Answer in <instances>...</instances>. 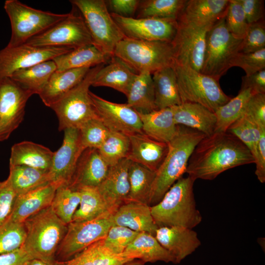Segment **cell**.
<instances>
[{
  "instance_id": "obj_34",
  "label": "cell",
  "mask_w": 265,
  "mask_h": 265,
  "mask_svg": "<svg viewBox=\"0 0 265 265\" xmlns=\"http://www.w3.org/2000/svg\"><path fill=\"white\" fill-rule=\"evenodd\" d=\"M127 104L138 112L146 113L155 110V93L152 74L138 73L126 95Z\"/></svg>"
},
{
  "instance_id": "obj_57",
  "label": "cell",
  "mask_w": 265,
  "mask_h": 265,
  "mask_svg": "<svg viewBox=\"0 0 265 265\" xmlns=\"http://www.w3.org/2000/svg\"><path fill=\"white\" fill-rule=\"evenodd\" d=\"M256 164L255 175L261 183L265 182V131H264L258 142L254 156Z\"/></svg>"
},
{
  "instance_id": "obj_52",
  "label": "cell",
  "mask_w": 265,
  "mask_h": 265,
  "mask_svg": "<svg viewBox=\"0 0 265 265\" xmlns=\"http://www.w3.org/2000/svg\"><path fill=\"white\" fill-rule=\"evenodd\" d=\"M137 259H139V255L133 252L124 251L121 254L113 253L104 246L103 240L95 265H125Z\"/></svg>"
},
{
  "instance_id": "obj_31",
  "label": "cell",
  "mask_w": 265,
  "mask_h": 265,
  "mask_svg": "<svg viewBox=\"0 0 265 265\" xmlns=\"http://www.w3.org/2000/svg\"><path fill=\"white\" fill-rule=\"evenodd\" d=\"M111 57L104 54L93 44L85 45L53 59L57 71L80 68H92L106 64Z\"/></svg>"
},
{
  "instance_id": "obj_35",
  "label": "cell",
  "mask_w": 265,
  "mask_h": 265,
  "mask_svg": "<svg viewBox=\"0 0 265 265\" xmlns=\"http://www.w3.org/2000/svg\"><path fill=\"white\" fill-rule=\"evenodd\" d=\"M125 251L137 254L139 259L144 264L158 261L175 264L174 257L159 243L155 236L146 232L139 233Z\"/></svg>"
},
{
  "instance_id": "obj_50",
  "label": "cell",
  "mask_w": 265,
  "mask_h": 265,
  "mask_svg": "<svg viewBox=\"0 0 265 265\" xmlns=\"http://www.w3.org/2000/svg\"><path fill=\"white\" fill-rule=\"evenodd\" d=\"M17 197L7 179L0 182V225L10 218Z\"/></svg>"
},
{
  "instance_id": "obj_9",
  "label": "cell",
  "mask_w": 265,
  "mask_h": 265,
  "mask_svg": "<svg viewBox=\"0 0 265 265\" xmlns=\"http://www.w3.org/2000/svg\"><path fill=\"white\" fill-rule=\"evenodd\" d=\"M104 65L91 68L79 84L51 106L58 118L59 131L70 128L79 129L87 121L99 118L89 95V87L95 75Z\"/></svg>"
},
{
  "instance_id": "obj_36",
  "label": "cell",
  "mask_w": 265,
  "mask_h": 265,
  "mask_svg": "<svg viewBox=\"0 0 265 265\" xmlns=\"http://www.w3.org/2000/svg\"><path fill=\"white\" fill-rule=\"evenodd\" d=\"M155 175L156 172L131 162L129 171L130 191L127 202H138L150 206Z\"/></svg>"
},
{
  "instance_id": "obj_4",
  "label": "cell",
  "mask_w": 265,
  "mask_h": 265,
  "mask_svg": "<svg viewBox=\"0 0 265 265\" xmlns=\"http://www.w3.org/2000/svg\"><path fill=\"white\" fill-rule=\"evenodd\" d=\"M26 238L22 246L33 258L53 260L67 230V225L51 206L30 216L24 222Z\"/></svg>"
},
{
  "instance_id": "obj_22",
  "label": "cell",
  "mask_w": 265,
  "mask_h": 265,
  "mask_svg": "<svg viewBox=\"0 0 265 265\" xmlns=\"http://www.w3.org/2000/svg\"><path fill=\"white\" fill-rule=\"evenodd\" d=\"M129 137L130 147L126 159L156 172L167 154L168 143L155 140L144 133Z\"/></svg>"
},
{
  "instance_id": "obj_30",
  "label": "cell",
  "mask_w": 265,
  "mask_h": 265,
  "mask_svg": "<svg viewBox=\"0 0 265 265\" xmlns=\"http://www.w3.org/2000/svg\"><path fill=\"white\" fill-rule=\"evenodd\" d=\"M138 113L142 123L143 132L150 137L168 143L176 135L178 125L174 121L171 107L149 113Z\"/></svg>"
},
{
  "instance_id": "obj_6",
  "label": "cell",
  "mask_w": 265,
  "mask_h": 265,
  "mask_svg": "<svg viewBox=\"0 0 265 265\" xmlns=\"http://www.w3.org/2000/svg\"><path fill=\"white\" fill-rule=\"evenodd\" d=\"M79 11L91 37L93 44L111 57L117 44L125 37L112 19L104 0H72Z\"/></svg>"
},
{
  "instance_id": "obj_60",
  "label": "cell",
  "mask_w": 265,
  "mask_h": 265,
  "mask_svg": "<svg viewBox=\"0 0 265 265\" xmlns=\"http://www.w3.org/2000/svg\"><path fill=\"white\" fill-rule=\"evenodd\" d=\"M125 265H144V263H143L141 261H132Z\"/></svg>"
},
{
  "instance_id": "obj_38",
  "label": "cell",
  "mask_w": 265,
  "mask_h": 265,
  "mask_svg": "<svg viewBox=\"0 0 265 265\" xmlns=\"http://www.w3.org/2000/svg\"><path fill=\"white\" fill-rule=\"evenodd\" d=\"M254 95L249 89H240L238 94L214 112L216 125L214 132H226L229 127L243 114L246 106Z\"/></svg>"
},
{
  "instance_id": "obj_17",
  "label": "cell",
  "mask_w": 265,
  "mask_h": 265,
  "mask_svg": "<svg viewBox=\"0 0 265 265\" xmlns=\"http://www.w3.org/2000/svg\"><path fill=\"white\" fill-rule=\"evenodd\" d=\"M89 95L98 117L110 131L128 136L143 133L138 112L127 104L110 102L90 91Z\"/></svg>"
},
{
  "instance_id": "obj_48",
  "label": "cell",
  "mask_w": 265,
  "mask_h": 265,
  "mask_svg": "<svg viewBox=\"0 0 265 265\" xmlns=\"http://www.w3.org/2000/svg\"><path fill=\"white\" fill-rule=\"evenodd\" d=\"M241 68L249 76L265 69V48L252 52L244 53L239 52L234 58L232 67Z\"/></svg>"
},
{
  "instance_id": "obj_53",
  "label": "cell",
  "mask_w": 265,
  "mask_h": 265,
  "mask_svg": "<svg viewBox=\"0 0 265 265\" xmlns=\"http://www.w3.org/2000/svg\"><path fill=\"white\" fill-rule=\"evenodd\" d=\"M139 0H106L108 9L111 13L125 17H132L136 12Z\"/></svg>"
},
{
  "instance_id": "obj_5",
  "label": "cell",
  "mask_w": 265,
  "mask_h": 265,
  "mask_svg": "<svg viewBox=\"0 0 265 265\" xmlns=\"http://www.w3.org/2000/svg\"><path fill=\"white\" fill-rule=\"evenodd\" d=\"M113 55L136 73L155 72L175 64L171 42L144 41L125 37L116 45Z\"/></svg>"
},
{
  "instance_id": "obj_47",
  "label": "cell",
  "mask_w": 265,
  "mask_h": 265,
  "mask_svg": "<svg viewBox=\"0 0 265 265\" xmlns=\"http://www.w3.org/2000/svg\"><path fill=\"white\" fill-rule=\"evenodd\" d=\"M138 234L125 227L112 225L103 239L104 246L113 253L121 254Z\"/></svg>"
},
{
  "instance_id": "obj_41",
  "label": "cell",
  "mask_w": 265,
  "mask_h": 265,
  "mask_svg": "<svg viewBox=\"0 0 265 265\" xmlns=\"http://www.w3.org/2000/svg\"><path fill=\"white\" fill-rule=\"evenodd\" d=\"M80 201L79 190L68 186H60L56 190L51 207L66 224L72 221Z\"/></svg>"
},
{
  "instance_id": "obj_49",
  "label": "cell",
  "mask_w": 265,
  "mask_h": 265,
  "mask_svg": "<svg viewBox=\"0 0 265 265\" xmlns=\"http://www.w3.org/2000/svg\"><path fill=\"white\" fill-rule=\"evenodd\" d=\"M265 48V25L264 20L249 25L242 40L240 52H255Z\"/></svg>"
},
{
  "instance_id": "obj_59",
  "label": "cell",
  "mask_w": 265,
  "mask_h": 265,
  "mask_svg": "<svg viewBox=\"0 0 265 265\" xmlns=\"http://www.w3.org/2000/svg\"><path fill=\"white\" fill-rule=\"evenodd\" d=\"M70 260L66 261H58L56 259L46 260L39 259H31L28 260L25 265H69Z\"/></svg>"
},
{
  "instance_id": "obj_37",
  "label": "cell",
  "mask_w": 265,
  "mask_h": 265,
  "mask_svg": "<svg viewBox=\"0 0 265 265\" xmlns=\"http://www.w3.org/2000/svg\"><path fill=\"white\" fill-rule=\"evenodd\" d=\"M7 179L17 196L51 183L49 172L24 165L9 166Z\"/></svg>"
},
{
  "instance_id": "obj_7",
  "label": "cell",
  "mask_w": 265,
  "mask_h": 265,
  "mask_svg": "<svg viewBox=\"0 0 265 265\" xmlns=\"http://www.w3.org/2000/svg\"><path fill=\"white\" fill-rule=\"evenodd\" d=\"M4 8L9 18L11 36L7 45L13 47L25 44L66 18L69 13L56 14L35 9L18 0H6Z\"/></svg>"
},
{
  "instance_id": "obj_54",
  "label": "cell",
  "mask_w": 265,
  "mask_h": 265,
  "mask_svg": "<svg viewBox=\"0 0 265 265\" xmlns=\"http://www.w3.org/2000/svg\"><path fill=\"white\" fill-rule=\"evenodd\" d=\"M103 239L94 243L69 260V265H95Z\"/></svg>"
},
{
  "instance_id": "obj_51",
  "label": "cell",
  "mask_w": 265,
  "mask_h": 265,
  "mask_svg": "<svg viewBox=\"0 0 265 265\" xmlns=\"http://www.w3.org/2000/svg\"><path fill=\"white\" fill-rule=\"evenodd\" d=\"M242 115L265 128V93L253 95L249 100Z\"/></svg>"
},
{
  "instance_id": "obj_12",
  "label": "cell",
  "mask_w": 265,
  "mask_h": 265,
  "mask_svg": "<svg viewBox=\"0 0 265 265\" xmlns=\"http://www.w3.org/2000/svg\"><path fill=\"white\" fill-rule=\"evenodd\" d=\"M25 44L38 47H65L74 49L93 44V42L81 15L72 12L66 18Z\"/></svg>"
},
{
  "instance_id": "obj_25",
  "label": "cell",
  "mask_w": 265,
  "mask_h": 265,
  "mask_svg": "<svg viewBox=\"0 0 265 265\" xmlns=\"http://www.w3.org/2000/svg\"><path fill=\"white\" fill-rule=\"evenodd\" d=\"M108 64L97 72L92 86L113 88L126 95L137 75L134 70L117 57L112 56Z\"/></svg>"
},
{
  "instance_id": "obj_27",
  "label": "cell",
  "mask_w": 265,
  "mask_h": 265,
  "mask_svg": "<svg viewBox=\"0 0 265 265\" xmlns=\"http://www.w3.org/2000/svg\"><path fill=\"white\" fill-rule=\"evenodd\" d=\"M172 107L177 125L195 130L206 136L214 133L216 117L214 112L198 104L182 103Z\"/></svg>"
},
{
  "instance_id": "obj_39",
  "label": "cell",
  "mask_w": 265,
  "mask_h": 265,
  "mask_svg": "<svg viewBox=\"0 0 265 265\" xmlns=\"http://www.w3.org/2000/svg\"><path fill=\"white\" fill-rule=\"evenodd\" d=\"M77 189L80 194V201L72 222L92 220L109 211L97 187L81 186Z\"/></svg>"
},
{
  "instance_id": "obj_44",
  "label": "cell",
  "mask_w": 265,
  "mask_h": 265,
  "mask_svg": "<svg viewBox=\"0 0 265 265\" xmlns=\"http://www.w3.org/2000/svg\"><path fill=\"white\" fill-rule=\"evenodd\" d=\"M26 238L24 223L9 218L0 225V254L12 252L21 248Z\"/></svg>"
},
{
  "instance_id": "obj_10",
  "label": "cell",
  "mask_w": 265,
  "mask_h": 265,
  "mask_svg": "<svg viewBox=\"0 0 265 265\" xmlns=\"http://www.w3.org/2000/svg\"><path fill=\"white\" fill-rule=\"evenodd\" d=\"M242 41L229 31L225 17L216 22L207 33L204 61L200 73L219 80L232 67L234 58L240 52Z\"/></svg>"
},
{
  "instance_id": "obj_58",
  "label": "cell",
  "mask_w": 265,
  "mask_h": 265,
  "mask_svg": "<svg viewBox=\"0 0 265 265\" xmlns=\"http://www.w3.org/2000/svg\"><path fill=\"white\" fill-rule=\"evenodd\" d=\"M31 259L33 258L22 247L13 252L0 254V265H25Z\"/></svg>"
},
{
  "instance_id": "obj_19",
  "label": "cell",
  "mask_w": 265,
  "mask_h": 265,
  "mask_svg": "<svg viewBox=\"0 0 265 265\" xmlns=\"http://www.w3.org/2000/svg\"><path fill=\"white\" fill-rule=\"evenodd\" d=\"M131 162L125 158L110 166L106 178L97 187L109 211L114 212L127 202L130 191L129 171Z\"/></svg>"
},
{
  "instance_id": "obj_29",
  "label": "cell",
  "mask_w": 265,
  "mask_h": 265,
  "mask_svg": "<svg viewBox=\"0 0 265 265\" xmlns=\"http://www.w3.org/2000/svg\"><path fill=\"white\" fill-rule=\"evenodd\" d=\"M90 68H80L55 71L39 94L44 105L49 107L79 84Z\"/></svg>"
},
{
  "instance_id": "obj_32",
  "label": "cell",
  "mask_w": 265,
  "mask_h": 265,
  "mask_svg": "<svg viewBox=\"0 0 265 265\" xmlns=\"http://www.w3.org/2000/svg\"><path fill=\"white\" fill-rule=\"evenodd\" d=\"M157 109L178 106L182 103L174 67H167L152 74Z\"/></svg>"
},
{
  "instance_id": "obj_13",
  "label": "cell",
  "mask_w": 265,
  "mask_h": 265,
  "mask_svg": "<svg viewBox=\"0 0 265 265\" xmlns=\"http://www.w3.org/2000/svg\"><path fill=\"white\" fill-rule=\"evenodd\" d=\"M73 49L65 47H38L24 44L0 50V81L16 72L52 60Z\"/></svg>"
},
{
  "instance_id": "obj_46",
  "label": "cell",
  "mask_w": 265,
  "mask_h": 265,
  "mask_svg": "<svg viewBox=\"0 0 265 265\" xmlns=\"http://www.w3.org/2000/svg\"><path fill=\"white\" fill-rule=\"evenodd\" d=\"M226 26L235 38L243 40L245 37L249 25L239 0H229L225 17Z\"/></svg>"
},
{
  "instance_id": "obj_24",
  "label": "cell",
  "mask_w": 265,
  "mask_h": 265,
  "mask_svg": "<svg viewBox=\"0 0 265 265\" xmlns=\"http://www.w3.org/2000/svg\"><path fill=\"white\" fill-rule=\"evenodd\" d=\"M113 225L128 228L137 232L155 236L158 226L152 216L151 206L138 202H126L112 213Z\"/></svg>"
},
{
  "instance_id": "obj_18",
  "label": "cell",
  "mask_w": 265,
  "mask_h": 265,
  "mask_svg": "<svg viewBox=\"0 0 265 265\" xmlns=\"http://www.w3.org/2000/svg\"><path fill=\"white\" fill-rule=\"evenodd\" d=\"M83 151L80 143L79 130L73 128L65 129L62 144L54 152L49 172L51 183L58 186H68Z\"/></svg>"
},
{
  "instance_id": "obj_16",
  "label": "cell",
  "mask_w": 265,
  "mask_h": 265,
  "mask_svg": "<svg viewBox=\"0 0 265 265\" xmlns=\"http://www.w3.org/2000/svg\"><path fill=\"white\" fill-rule=\"evenodd\" d=\"M110 14L125 37L129 38L171 42L177 32L178 23L175 19L125 17Z\"/></svg>"
},
{
  "instance_id": "obj_2",
  "label": "cell",
  "mask_w": 265,
  "mask_h": 265,
  "mask_svg": "<svg viewBox=\"0 0 265 265\" xmlns=\"http://www.w3.org/2000/svg\"><path fill=\"white\" fill-rule=\"evenodd\" d=\"M206 136L195 130L178 125L176 135L168 143L167 154L156 172L150 206L157 204L171 186L186 173L191 154Z\"/></svg>"
},
{
  "instance_id": "obj_14",
  "label": "cell",
  "mask_w": 265,
  "mask_h": 265,
  "mask_svg": "<svg viewBox=\"0 0 265 265\" xmlns=\"http://www.w3.org/2000/svg\"><path fill=\"white\" fill-rule=\"evenodd\" d=\"M32 95L10 78L0 81V141L7 140L22 123L26 103Z\"/></svg>"
},
{
  "instance_id": "obj_15",
  "label": "cell",
  "mask_w": 265,
  "mask_h": 265,
  "mask_svg": "<svg viewBox=\"0 0 265 265\" xmlns=\"http://www.w3.org/2000/svg\"><path fill=\"white\" fill-rule=\"evenodd\" d=\"M176 35L171 42L176 65L200 72L203 64L206 35L211 28H199L177 21Z\"/></svg>"
},
{
  "instance_id": "obj_26",
  "label": "cell",
  "mask_w": 265,
  "mask_h": 265,
  "mask_svg": "<svg viewBox=\"0 0 265 265\" xmlns=\"http://www.w3.org/2000/svg\"><path fill=\"white\" fill-rule=\"evenodd\" d=\"M58 187L51 183L17 196L9 218L24 222L30 216L51 206Z\"/></svg>"
},
{
  "instance_id": "obj_20",
  "label": "cell",
  "mask_w": 265,
  "mask_h": 265,
  "mask_svg": "<svg viewBox=\"0 0 265 265\" xmlns=\"http://www.w3.org/2000/svg\"><path fill=\"white\" fill-rule=\"evenodd\" d=\"M229 0H187L177 21L199 28H211L225 17Z\"/></svg>"
},
{
  "instance_id": "obj_3",
  "label": "cell",
  "mask_w": 265,
  "mask_h": 265,
  "mask_svg": "<svg viewBox=\"0 0 265 265\" xmlns=\"http://www.w3.org/2000/svg\"><path fill=\"white\" fill-rule=\"evenodd\" d=\"M195 181L181 177L167 191L162 199L151 206L156 224L159 227L178 226L192 229L202 222L193 192Z\"/></svg>"
},
{
  "instance_id": "obj_23",
  "label": "cell",
  "mask_w": 265,
  "mask_h": 265,
  "mask_svg": "<svg viewBox=\"0 0 265 265\" xmlns=\"http://www.w3.org/2000/svg\"><path fill=\"white\" fill-rule=\"evenodd\" d=\"M109 168L98 149H86L78 159L68 186L75 189L81 186L98 187L107 175Z\"/></svg>"
},
{
  "instance_id": "obj_1",
  "label": "cell",
  "mask_w": 265,
  "mask_h": 265,
  "mask_svg": "<svg viewBox=\"0 0 265 265\" xmlns=\"http://www.w3.org/2000/svg\"><path fill=\"white\" fill-rule=\"evenodd\" d=\"M254 162L249 150L234 135L227 132H214L195 147L186 173L195 181L212 180L228 169Z\"/></svg>"
},
{
  "instance_id": "obj_21",
  "label": "cell",
  "mask_w": 265,
  "mask_h": 265,
  "mask_svg": "<svg viewBox=\"0 0 265 265\" xmlns=\"http://www.w3.org/2000/svg\"><path fill=\"white\" fill-rule=\"evenodd\" d=\"M155 237L172 255L176 264L180 263L201 244L195 231L182 227H158Z\"/></svg>"
},
{
  "instance_id": "obj_40",
  "label": "cell",
  "mask_w": 265,
  "mask_h": 265,
  "mask_svg": "<svg viewBox=\"0 0 265 265\" xmlns=\"http://www.w3.org/2000/svg\"><path fill=\"white\" fill-rule=\"evenodd\" d=\"M187 0H140L136 14L137 18H157L177 20Z\"/></svg>"
},
{
  "instance_id": "obj_56",
  "label": "cell",
  "mask_w": 265,
  "mask_h": 265,
  "mask_svg": "<svg viewBox=\"0 0 265 265\" xmlns=\"http://www.w3.org/2000/svg\"><path fill=\"white\" fill-rule=\"evenodd\" d=\"M241 89H249L253 94L265 93V69L242 77Z\"/></svg>"
},
{
  "instance_id": "obj_8",
  "label": "cell",
  "mask_w": 265,
  "mask_h": 265,
  "mask_svg": "<svg viewBox=\"0 0 265 265\" xmlns=\"http://www.w3.org/2000/svg\"><path fill=\"white\" fill-rule=\"evenodd\" d=\"M174 68L182 103L198 104L214 112L231 99L214 78L185 66Z\"/></svg>"
},
{
  "instance_id": "obj_42",
  "label": "cell",
  "mask_w": 265,
  "mask_h": 265,
  "mask_svg": "<svg viewBox=\"0 0 265 265\" xmlns=\"http://www.w3.org/2000/svg\"><path fill=\"white\" fill-rule=\"evenodd\" d=\"M130 147L128 135L110 131L106 139L98 149L104 160L110 167L127 158Z\"/></svg>"
},
{
  "instance_id": "obj_28",
  "label": "cell",
  "mask_w": 265,
  "mask_h": 265,
  "mask_svg": "<svg viewBox=\"0 0 265 265\" xmlns=\"http://www.w3.org/2000/svg\"><path fill=\"white\" fill-rule=\"evenodd\" d=\"M53 154L42 145L24 141L11 147L9 166L24 165L49 172Z\"/></svg>"
},
{
  "instance_id": "obj_45",
  "label": "cell",
  "mask_w": 265,
  "mask_h": 265,
  "mask_svg": "<svg viewBox=\"0 0 265 265\" xmlns=\"http://www.w3.org/2000/svg\"><path fill=\"white\" fill-rule=\"evenodd\" d=\"M78 129L80 145L83 150L87 148L99 149L110 132L99 118L87 121Z\"/></svg>"
},
{
  "instance_id": "obj_33",
  "label": "cell",
  "mask_w": 265,
  "mask_h": 265,
  "mask_svg": "<svg viewBox=\"0 0 265 265\" xmlns=\"http://www.w3.org/2000/svg\"><path fill=\"white\" fill-rule=\"evenodd\" d=\"M56 70L54 62L49 60L19 70L10 78L23 89L39 95Z\"/></svg>"
},
{
  "instance_id": "obj_55",
  "label": "cell",
  "mask_w": 265,
  "mask_h": 265,
  "mask_svg": "<svg viewBox=\"0 0 265 265\" xmlns=\"http://www.w3.org/2000/svg\"><path fill=\"white\" fill-rule=\"evenodd\" d=\"M246 21L251 25L263 20L264 1L262 0H239Z\"/></svg>"
},
{
  "instance_id": "obj_43",
  "label": "cell",
  "mask_w": 265,
  "mask_h": 265,
  "mask_svg": "<svg viewBox=\"0 0 265 265\" xmlns=\"http://www.w3.org/2000/svg\"><path fill=\"white\" fill-rule=\"evenodd\" d=\"M264 131H265V128L260 127L252 119L242 115L229 127L227 132L244 144L254 158L258 142Z\"/></svg>"
},
{
  "instance_id": "obj_11",
  "label": "cell",
  "mask_w": 265,
  "mask_h": 265,
  "mask_svg": "<svg viewBox=\"0 0 265 265\" xmlns=\"http://www.w3.org/2000/svg\"><path fill=\"white\" fill-rule=\"evenodd\" d=\"M113 212L107 211L100 216L87 221L71 222L56 251L55 259L69 260L94 243L104 239L113 225Z\"/></svg>"
}]
</instances>
